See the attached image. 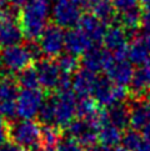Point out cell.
<instances>
[{
	"instance_id": "obj_24",
	"label": "cell",
	"mask_w": 150,
	"mask_h": 151,
	"mask_svg": "<svg viewBox=\"0 0 150 151\" xmlns=\"http://www.w3.org/2000/svg\"><path fill=\"white\" fill-rule=\"evenodd\" d=\"M17 81L21 89H36L39 88V79L34 65L24 69L23 71L17 74Z\"/></svg>"
},
{
	"instance_id": "obj_20",
	"label": "cell",
	"mask_w": 150,
	"mask_h": 151,
	"mask_svg": "<svg viewBox=\"0 0 150 151\" xmlns=\"http://www.w3.org/2000/svg\"><path fill=\"white\" fill-rule=\"evenodd\" d=\"M98 19H100L103 23L108 26L112 24H118V12L114 8L111 0H96L94 5L90 9Z\"/></svg>"
},
{
	"instance_id": "obj_30",
	"label": "cell",
	"mask_w": 150,
	"mask_h": 151,
	"mask_svg": "<svg viewBox=\"0 0 150 151\" xmlns=\"http://www.w3.org/2000/svg\"><path fill=\"white\" fill-rule=\"evenodd\" d=\"M0 151H28V150H25L23 149L21 146H19V145L17 144H14L13 141H6L1 147H0Z\"/></svg>"
},
{
	"instance_id": "obj_14",
	"label": "cell",
	"mask_w": 150,
	"mask_h": 151,
	"mask_svg": "<svg viewBox=\"0 0 150 151\" xmlns=\"http://www.w3.org/2000/svg\"><path fill=\"white\" fill-rule=\"evenodd\" d=\"M76 28L81 30L95 45H99V42H103L108 26L100 19L96 18L94 14H84Z\"/></svg>"
},
{
	"instance_id": "obj_29",
	"label": "cell",
	"mask_w": 150,
	"mask_h": 151,
	"mask_svg": "<svg viewBox=\"0 0 150 151\" xmlns=\"http://www.w3.org/2000/svg\"><path fill=\"white\" fill-rule=\"evenodd\" d=\"M9 140V130L8 122L4 120L3 116H0V147Z\"/></svg>"
},
{
	"instance_id": "obj_11",
	"label": "cell",
	"mask_w": 150,
	"mask_h": 151,
	"mask_svg": "<svg viewBox=\"0 0 150 151\" xmlns=\"http://www.w3.org/2000/svg\"><path fill=\"white\" fill-rule=\"evenodd\" d=\"M114 60V55L106 49H101L99 45H94L80 59L83 69H87L94 74L105 71L110 63Z\"/></svg>"
},
{
	"instance_id": "obj_4",
	"label": "cell",
	"mask_w": 150,
	"mask_h": 151,
	"mask_svg": "<svg viewBox=\"0 0 150 151\" xmlns=\"http://www.w3.org/2000/svg\"><path fill=\"white\" fill-rule=\"evenodd\" d=\"M33 58L25 45H15L0 51V68L6 74H19L24 69L31 66Z\"/></svg>"
},
{
	"instance_id": "obj_25",
	"label": "cell",
	"mask_w": 150,
	"mask_h": 151,
	"mask_svg": "<svg viewBox=\"0 0 150 151\" xmlns=\"http://www.w3.org/2000/svg\"><path fill=\"white\" fill-rule=\"evenodd\" d=\"M55 61L58 64L60 71L64 74H75L80 69V60L78 59V56L71 55V54H61L59 58L55 59Z\"/></svg>"
},
{
	"instance_id": "obj_9",
	"label": "cell",
	"mask_w": 150,
	"mask_h": 151,
	"mask_svg": "<svg viewBox=\"0 0 150 151\" xmlns=\"http://www.w3.org/2000/svg\"><path fill=\"white\" fill-rule=\"evenodd\" d=\"M64 132L68 137H71L83 147H93L98 145L99 141V130L93 127L87 120L83 119H74L65 127Z\"/></svg>"
},
{
	"instance_id": "obj_6",
	"label": "cell",
	"mask_w": 150,
	"mask_h": 151,
	"mask_svg": "<svg viewBox=\"0 0 150 151\" xmlns=\"http://www.w3.org/2000/svg\"><path fill=\"white\" fill-rule=\"evenodd\" d=\"M39 44L44 56L48 59L59 58L65 49V33L54 23L46 25L39 39Z\"/></svg>"
},
{
	"instance_id": "obj_32",
	"label": "cell",
	"mask_w": 150,
	"mask_h": 151,
	"mask_svg": "<svg viewBox=\"0 0 150 151\" xmlns=\"http://www.w3.org/2000/svg\"><path fill=\"white\" fill-rule=\"evenodd\" d=\"M85 151H114L112 147H109V146H105V145H95L93 147H89Z\"/></svg>"
},
{
	"instance_id": "obj_37",
	"label": "cell",
	"mask_w": 150,
	"mask_h": 151,
	"mask_svg": "<svg viewBox=\"0 0 150 151\" xmlns=\"http://www.w3.org/2000/svg\"><path fill=\"white\" fill-rule=\"evenodd\" d=\"M143 37H144V41H145V44L148 46V50L150 52V34H144Z\"/></svg>"
},
{
	"instance_id": "obj_22",
	"label": "cell",
	"mask_w": 150,
	"mask_h": 151,
	"mask_svg": "<svg viewBox=\"0 0 150 151\" xmlns=\"http://www.w3.org/2000/svg\"><path fill=\"white\" fill-rule=\"evenodd\" d=\"M63 139V130L60 127L41 126V146L56 149Z\"/></svg>"
},
{
	"instance_id": "obj_39",
	"label": "cell",
	"mask_w": 150,
	"mask_h": 151,
	"mask_svg": "<svg viewBox=\"0 0 150 151\" xmlns=\"http://www.w3.org/2000/svg\"><path fill=\"white\" fill-rule=\"evenodd\" d=\"M114 151H129V150H126L124 146H116V147L114 149Z\"/></svg>"
},
{
	"instance_id": "obj_10",
	"label": "cell",
	"mask_w": 150,
	"mask_h": 151,
	"mask_svg": "<svg viewBox=\"0 0 150 151\" xmlns=\"http://www.w3.org/2000/svg\"><path fill=\"white\" fill-rule=\"evenodd\" d=\"M34 68L36 70L40 88L45 91L56 90L61 71L54 59L44 58L43 60L35 63Z\"/></svg>"
},
{
	"instance_id": "obj_33",
	"label": "cell",
	"mask_w": 150,
	"mask_h": 151,
	"mask_svg": "<svg viewBox=\"0 0 150 151\" xmlns=\"http://www.w3.org/2000/svg\"><path fill=\"white\" fill-rule=\"evenodd\" d=\"M96 0H76V3L79 4V6H83L85 9H92V6L94 5V3Z\"/></svg>"
},
{
	"instance_id": "obj_2",
	"label": "cell",
	"mask_w": 150,
	"mask_h": 151,
	"mask_svg": "<svg viewBox=\"0 0 150 151\" xmlns=\"http://www.w3.org/2000/svg\"><path fill=\"white\" fill-rule=\"evenodd\" d=\"M9 140L28 151L41 147V126L35 120H12L8 122Z\"/></svg>"
},
{
	"instance_id": "obj_13",
	"label": "cell",
	"mask_w": 150,
	"mask_h": 151,
	"mask_svg": "<svg viewBox=\"0 0 150 151\" xmlns=\"http://www.w3.org/2000/svg\"><path fill=\"white\" fill-rule=\"evenodd\" d=\"M106 78H109L115 85L126 86L131 83L134 76L133 64L129 60H112L105 70Z\"/></svg>"
},
{
	"instance_id": "obj_31",
	"label": "cell",
	"mask_w": 150,
	"mask_h": 151,
	"mask_svg": "<svg viewBox=\"0 0 150 151\" xmlns=\"http://www.w3.org/2000/svg\"><path fill=\"white\" fill-rule=\"evenodd\" d=\"M143 28H144V34H150V10L149 12H144L143 14Z\"/></svg>"
},
{
	"instance_id": "obj_16",
	"label": "cell",
	"mask_w": 150,
	"mask_h": 151,
	"mask_svg": "<svg viewBox=\"0 0 150 151\" xmlns=\"http://www.w3.org/2000/svg\"><path fill=\"white\" fill-rule=\"evenodd\" d=\"M130 126L136 131H141L150 124V96L145 99H134L130 104Z\"/></svg>"
},
{
	"instance_id": "obj_35",
	"label": "cell",
	"mask_w": 150,
	"mask_h": 151,
	"mask_svg": "<svg viewBox=\"0 0 150 151\" xmlns=\"http://www.w3.org/2000/svg\"><path fill=\"white\" fill-rule=\"evenodd\" d=\"M135 151H150V144L144 141V142H143V144H141L140 146H139Z\"/></svg>"
},
{
	"instance_id": "obj_23",
	"label": "cell",
	"mask_w": 150,
	"mask_h": 151,
	"mask_svg": "<svg viewBox=\"0 0 150 151\" xmlns=\"http://www.w3.org/2000/svg\"><path fill=\"white\" fill-rule=\"evenodd\" d=\"M100 110L96 101L88 96V98H79L76 102V116L78 119H89L94 116Z\"/></svg>"
},
{
	"instance_id": "obj_19",
	"label": "cell",
	"mask_w": 150,
	"mask_h": 151,
	"mask_svg": "<svg viewBox=\"0 0 150 151\" xmlns=\"http://www.w3.org/2000/svg\"><path fill=\"white\" fill-rule=\"evenodd\" d=\"M150 52L148 46L144 41V37L139 35L135 39L129 42V50H128V59L131 64H135L139 66H145L150 61Z\"/></svg>"
},
{
	"instance_id": "obj_7",
	"label": "cell",
	"mask_w": 150,
	"mask_h": 151,
	"mask_svg": "<svg viewBox=\"0 0 150 151\" xmlns=\"http://www.w3.org/2000/svg\"><path fill=\"white\" fill-rule=\"evenodd\" d=\"M44 101L45 95L43 89H21L17 100V114L20 119L33 120V117L39 114Z\"/></svg>"
},
{
	"instance_id": "obj_36",
	"label": "cell",
	"mask_w": 150,
	"mask_h": 151,
	"mask_svg": "<svg viewBox=\"0 0 150 151\" xmlns=\"http://www.w3.org/2000/svg\"><path fill=\"white\" fill-rule=\"evenodd\" d=\"M10 4V0H0V10H5Z\"/></svg>"
},
{
	"instance_id": "obj_38",
	"label": "cell",
	"mask_w": 150,
	"mask_h": 151,
	"mask_svg": "<svg viewBox=\"0 0 150 151\" xmlns=\"http://www.w3.org/2000/svg\"><path fill=\"white\" fill-rule=\"evenodd\" d=\"M36 151H58L56 149H53V147H44V146H41V147H39Z\"/></svg>"
},
{
	"instance_id": "obj_40",
	"label": "cell",
	"mask_w": 150,
	"mask_h": 151,
	"mask_svg": "<svg viewBox=\"0 0 150 151\" xmlns=\"http://www.w3.org/2000/svg\"><path fill=\"white\" fill-rule=\"evenodd\" d=\"M146 68H148V70H149V75H150V65H149V64H146V65H145Z\"/></svg>"
},
{
	"instance_id": "obj_5",
	"label": "cell",
	"mask_w": 150,
	"mask_h": 151,
	"mask_svg": "<svg viewBox=\"0 0 150 151\" xmlns=\"http://www.w3.org/2000/svg\"><path fill=\"white\" fill-rule=\"evenodd\" d=\"M51 96L55 106V124L58 127L65 129L76 116L78 96L73 90L61 91Z\"/></svg>"
},
{
	"instance_id": "obj_3",
	"label": "cell",
	"mask_w": 150,
	"mask_h": 151,
	"mask_svg": "<svg viewBox=\"0 0 150 151\" xmlns=\"http://www.w3.org/2000/svg\"><path fill=\"white\" fill-rule=\"evenodd\" d=\"M129 90L125 86L115 85L109 78L103 76L98 78L93 91V99L103 109H108L115 104L125 102L129 98Z\"/></svg>"
},
{
	"instance_id": "obj_41",
	"label": "cell",
	"mask_w": 150,
	"mask_h": 151,
	"mask_svg": "<svg viewBox=\"0 0 150 151\" xmlns=\"http://www.w3.org/2000/svg\"><path fill=\"white\" fill-rule=\"evenodd\" d=\"M75 1H76V0H75Z\"/></svg>"
},
{
	"instance_id": "obj_1",
	"label": "cell",
	"mask_w": 150,
	"mask_h": 151,
	"mask_svg": "<svg viewBox=\"0 0 150 151\" xmlns=\"http://www.w3.org/2000/svg\"><path fill=\"white\" fill-rule=\"evenodd\" d=\"M50 0H31L20 10L19 23L26 41H39L48 25Z\"/></svg>"
},
{
	"instance_id": "obj_17",
	"label": "cell",
	"mask_w": 150,
	"mask_h": 151,
	"mask_svg": "<svg viewBox=\"0 0 150 151\" xmlns=\"http://www.w3.org/2000/svg\"><path fill=\"white\" fill-rule=\"evenodd\" d=\"M96 81V74L80 68L73 76V91L78 98H88L93 95Z\"/></svg>"
},
{
	"instance_id": "obj_21",
	"label": "cell",
	"mask_w": 150,
	"mask_h": 151,
	"mask_svg": "<svg viewBox=\"0 0 150 151\" xmlns=\"http://www.w3.org/2000/svg\"><path fill=\"white\" fill-rule=\"evenodd\" d=\"M121 139H123L121 130H119L111 124L103 126L99 131V142L101 145H105V146L116 147L121 142Z\"/></svg>"
},
{
	"instance_id": "obj_8",
	"label": "cell",
	"mask_w": 150,
	"mask_h": 151,
	"mask_svg": "<svg viewBox=\"0 0 150 151\" xmlns=\"http://www.w3.org/2000/svg\"><path fill=\"white\" fill-rule=\"evenodd\" d=\"M51 17L53 23L61 29H74V26H78L83 15L80 13L79 4L75 0H58L53 6Z\"/></svg>"
},
{
	"instance_id": "obj_26",
	"label": "cell",
	"mask_w": 150,
	"mask_h": 151,
	"mask_svg": "<svg viewBox=\"0 0 150 151\" xmlns=\"http://www.w3.org/2000/svg\"><path fill=\"white\" fill-rule=\"evenodd\" d=\"M143 142H144V139L141 136V132L134 130V129L126 130L124 134H123L121 146H124L129 151H135Z\"/></svg>"
},
{
	"instance_id": "obj_15",
	"label": "cell",
	"mask_w": 150,
	"mask_h": 151,
	"mask_svg": "<svg viewBox=\"0 0 150 151\" xmlns=\"http://www.w3.org/2000/svg\"><path fill=\"white\" fill-rule=\"evenodd\" d=\"M94 45V42L78 28L69 29L65 33V50L68 54L83 56Z\"/></svg>"
},
{
	"instance_id": "obj_34",
	"label": "cell",
	"mask_w": 150,
	"mask_h": 151,
	"mask_svg": "<svg viewBox=\"0 0 150 151\" xmlns=\"http://www.w3.org/2000/svg\"><path fill=\"white\" fill-rule=\"evenodd\" d=\"M140 132H141V136L144 139V141L150 144V124H148V125L144 127Z\"/></svg>"
},
{
	"instance_id": "obj_28",
	"label": "cell",
	"mask_w": 150,
	"mask_h": 151,
	"mask_svg": "<svg viewBox=\"0 0 150 151\" xmlns=\"http://www.w3.org/2000/svg\"><path fill=\"white\" fill-rule=\"evenodd\" d=\"M111 1L114 4L115 10L119 14L139 6V0H111Z\"/></svg>"
},
{
	"instance_id": "obj_18",
	"label": "cell",
	"mask_w": 150,
	"mask_h": 151,
	"mask_svg": "<svg viewBox=\"0 0 150 151\" xmlns=\"http://www.w3.org/2000/svg\"><path fill=\"white\" fill-rule=\"evenodd\" d=\"M109 115V121L111 125H114L119 130H128L130 126V106L126 102H121V104H115L106 109Z\"/></svg>"
},
{
	"instance_id": "obj_12",
	"label": "cell",
	"mask_w": 150,
	"mask_h": 151,
	"mask_svg": "<svg viewBox=\"0 0 150 151\" xmlns=\"http://www.w3.org/2000/svg\"><path fill=\"white\" fill-rule=\"evenodd\" d=\"M24 39L19 20L6 17L0 19V51L10 46L20 45Z\"/></svg>"
},
{
	"instance_id": "obj_27",
	"label": "cell",
	"mask_w": 150,
	"mask_h": 151,
	"mask_svg": "<svg viewBox=\"0 0 150 151\" xmlns=\"http://www.w3.org/2000/svg\"><path fill=\"white\" fill-rule=\"evenodd\" d=\"M56 150L58 151H84L81 145H79L74 139L68 136L61 140V142L59 144Z\"/></svg>"
}]
</instances>
